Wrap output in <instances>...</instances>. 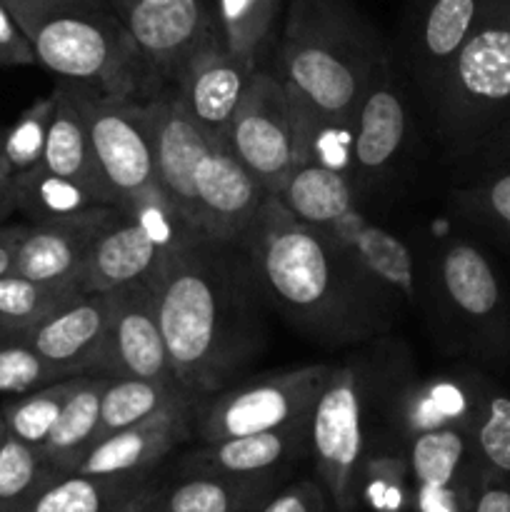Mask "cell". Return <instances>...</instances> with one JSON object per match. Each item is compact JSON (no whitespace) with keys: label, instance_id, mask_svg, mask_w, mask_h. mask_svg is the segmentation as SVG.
<instances>
[{"label":"cell","instance_id":"obj_3","mask_svg":"<svg viewBox=\"0 0 510 512\" xmlns=\"http://www.w3.org/2000/svg\"><path fill=\"white\" fill-rule=\"evenodd\" d=\"M393 50L350 0H290L278 43L298 145L320 128L353 135L373 70Z\"/></svg>","mask_w":510,"mask_h":512},{"label":"cell","instance_id":"obj_45","mask_svg":"<svg viewBox=\"0 0 510 512\" xmlns=\"http://www.w3.org/2000/svg\"><path fill=\"white\" fill-rule=\"evenodd\" d=\"M25 233V225H0V278L13 273L15 250Z\"/></svg>","mask_w":510,"mask_h":512},{"label":"cell","instance_id":"obj_49","mask_svg":"<svg viewBox=\"0 0 510 512\" xmlns=\"http://www.w3.org/2000/svg\"><path fill=\"white\" fill-rule=\"evenodd\" d=\"M5 433H8V430H5V420H3V408H0V440L5 438Z\"/></svg>","mask_w":510,"mask_h":512},{"label":"cell","instance_id":"obj_7","mask_svg":"<svg viewBox=\"0 0 510 512\" xmlns=\"http://www.w3.org/2000/svg\"><path fill=\"white\" fill-rule=\"evenodd\" d=\"M310 453L325 495L338 512L358 505L365 450V393L355 365L330 368L310 410Z\"/></svg>","mask_w":510,"mask_h":512},{"label":"cell","instance_id":"obj_15","mask_svg":"<svg viewBox=\"0 0 510 512\" xmlns=\"http://www.w3.org/2000/svg\"><path fill=\"white\" fill-rule=\"evenodd\" d=\"M195 225L203 238L235 243L245 238L255 215L263 208V185L248 173L225 140L205 135L190 168Z\"/></svg>","mask_w":510,"mask_h":512},{"label":"cell","instance_id":"obj_40","mask_svg":"<svg viewBox=\"0 0 510 512\" xmlns=\"http://www.w3.org/2000/svg\"><path fill=\"white\" fill-rule=\"evenodd\" d=\"M460 168L465 175L488 173V170L508 168L510 165V110L490 128V133L475 145L473 153L460 160Z\"/></svg>","mask_w":510,"mask_h":512},{"label":"cell","instance_id":"obj_36","mask_svg":"<svg viewBox=\"0 0 510 512\" xmlns=\"http://www.w3.org/2000/svg\"><path fill=\"white\" fill-rule=\"evenodd\" d=\"M55 473L38 448L5 433L0 440V512H20Z\"/></svg>","mask_w":510,"mask_h":512},{"label":"cell","instance_id":"obj_33","mask_svg":"<svg viewBox=\"0 0 510 512\" xmlns=\"http://www.w3.org/2000/svg\"><path fill=\"white\" fill-rule=\"evenodd\" d=\"M85 378L88 375H70V378H60L55 383H48L43 388L30 390V393L0 403L8 435L40 450V445L45 443V438L53 430L55 420L63 413L65 403L73 398V393L83 385Z\"/></svg>","mask_w":510,"mask_h":512},{"label":"cell","instance_id":"obj_19","mask_svg":"<svg viewBox=\"0 0 510 512\" xmlns=\"http://www.w3.org/2000/svg\"><path fill=\"white\" fill-rule=\"evenodd\" d=\"M203 395L188 393L153 418L100 438L85 453L75 473L83 475H150V470L183 443L195 425Z\"/></svg>","mask_w":510,"mask_h":512},{"label":"cell","instance_id":"obj_29","mask_svg":"<svg viewBox=\"0 0 510 512\" xmlns=\"http://www.w3.org/2000/svg\"><path fill=\"white\" fill-rule=\"evenodd\" d=\"M108 380L105 375H88L73 398L65 403L53 430L40 445V455L55 473H75L80 460L98 440L100 400Z\"/></svg>","mask_w":510,"mask_h":512},{"label":"cell","instance_id":"obj_17","mask_svg":"<svg viewBox=\"0 0 510 512\" xmlns=\"http://www.w3.org/2000/svg\"><path fill=\"white\" fill-rule=\"evenodd\" d=\"M413 512H470L480 475L473 438L465 428H438L408 440Z\"/></svg>","mask_w":510,"mask_h":512},{"label":"cell","instance_id":"obj_31","mask_svg":"<svg viewBox=\"0 0 510 512\" xmlns=\"http://www.w3.org/2000/svg\"><path fill=\"white\" fill-rule=\"evenodd\" d=\"M450 205L463 223L510 248V165L470 175L450 193Z\"/></svg>","mask_w":510,"mask_h":512},{"label":"cell","instance_id":"obj_21","mask_svg":"<svg viewBox=\"0 0 510 512\" xmlns=\"http://www.w3.org/2000/svg\"><path fill=\"white\" fill-rule=\"evenodd\" d=\"M110 318V293H80L18 333L60 375H93Z\"/></svg>","mask_w":510,"mask_h":512},{"label":"cell","instance_id":"obj_27","mask_svg":"<svg viewBox=\"0 0 510 512\" xmlns=\"http://www.w3.org/2000/svg\"><path fill=\"white\" fill-rule=\"evenodd\" d=\"M275 485V478L185 473L173 488H160L145 512H258L278 493Z\"/></svg>","mask_w":510,"mask_h":512},{"label":"cell","instance_id":"obj_50","mask_svg":"<svg viewBox=\"0 0 510 512\" xmlns=\"http://www.w3.org/2000/svg\"><path fill=\"white\" fill-rule=\"evenodd\" d=\"M5 335H10V333H8V330H3V328H0V338H5Z\"/></svg>","mask_w":510,"mask_h":512},{"label":"cell","instance_id":"obj_23","mask_svg":"<svg viewBox=\"0 0 510 512\" xmlns=\"http://www.w3.org/2000/svg\"><path fill=\"white\" fill-rule=\"evenodd\" d=\"M330 233L353 253L365 273L383 285L395 300L418 303V283H415V260L408 245L380 225L370 223L360 208L350 210L345 218L330 225Z\"/></svg>","mask_w":510,"mask_h":512},{"label":"cell","instance_id":"obj_12","mask_svg":"<svg viewBox=\"0 0 510 512\" xmlns=\"http://www.w3.org/2000/svg\"><path fill=\"white\" fill-rule=\"evenodd\" d=\"M225 143L265 193H280L298 168V133L288 90L278 73L255 70L230 120Z\"/></svg>","mask_w":510,"mask_h":512},{"label":"cell","instance_id":"obj_1","mask_svg":"<svg viewBox=\"0 0 510 512\" xmlns=\"http://www.w3.org/2000/svg\"><path fill=\"white\" fill-rule=\"evenodd\" d=\"M238 245L265 303L315 343H363L393 328L398 300L330 230L300 223L273 195Z\"/></svg>","mask_w":510,"mask_h":512},{"label":"cell","instance_id":"obj_9","mask_svg":"<svg viewBox=\"0 0 510 512\" xmlns=\"http://www.w3.org/2000/svg\"><path fill=\"white\" fill-rule=\"evenodd\" d=\"M330 365H305L200 400L193 430L203 443L270 433L310 418Z\"/></svg>","mask_w":510,"mask_h":512},{"label":"cell","instance_id":"obj_18","mask_svg":"<svg viewBox=\"0 0 510 512\" xmlns=\"http://www.w3.org/2000/svg\"><path fill=\"white\" fill-rule=\"evenodd\" d=\"M120 215L118 205H95L63 218L25 223L13 273L40 283L78 285L95 240Z\"/></svg>","mask_w":510,"mask_h":512},{"label":"cell","instance_id":"obj_6","mask_svg":"<svg viewBox=\"0 0 510 512\" xmlns=\"http://www.w3.org/2000/svg\"><path fill=\"white\" fill-rule=\"evenodd\" d=\"M198 238L193 228L165 198L150 190L120 215L95 240L80 275V293H110L123 285L150 278L173 250Z\"/></svg>","mask_w":510,"mask_h":512},{"label":"cell","instance_id":"obj_34","mask_svg":"<svg viewBox=\"0 0 510 512\" xmlns=\"http://www.w3.org/2000/svg\"><path fill=\"white\" fill-rule=\"evenodd\" d=\"M13 193L15 208L28 218V223H43V220L63 218V215L100 205L90 190L58 178V175H50L40 165L13 180Z\"/></svg>","mask_w":510,"mask_h":512},{"label":"cell","instance_id":"obj_10","mask_svg":"<svg viewBox=\"0 0 510 512\" xmlns=\"http://www.w3.org/2000/svg\"><path fill=\"white\" fill-rule=\"evenodd\" d=\"M413 138V113L405 90V73L390 50L373 70L350 138L348 178L358 200L395 178Z\"/></svg>","mask_w":510,"mask_h":512},{"label":"cell","instance_id":"obj_8","mask_svg":"<svg viewBox=\"0 0 510 512\" xmlns=\"http://www.w3.org/2000/svg\"><path fill=\"white\" fill-rule=\"evenodd\" d=\"M65 88L83 113L95 160L113 203L118 208H128L145 193L160 188L155 178V143L148 103L95 95L75 85Z\"/></svg>","mask_w":510,"mask_h":512},{"label":"cell","instance_id":"obj_13","mask_svg":"<svg viewBox=\"0 0 510 512\" xmlns=\"http://www.w3.org/2000/svg\"><path fill=\"white\" fill-rule=\"evenodd\" d=\"M138 43L150 98L175 88L190 55L218 33L210 0H110Z\"/></svg>","mask_w":510,"mask_h":512},{"label":"cell","instance_id":"obj_37","mask_svg":"<svg viewBox=\"0 0 510 512\" xmlns=\"http://www.w3.org/2000/svg\"><path fill=\"white\" fill-rule=\"evenodd\" d=\"M480 468L510 478V395L483 383L478 413L470 425Z\"/></svg>","mask_w":510,"mask_h":512},{"label":"cell","instance_id":"obj_48","mask_svg":"<svg viewBox=\"0 0 510 512\" xmlns=\"http://www.w3.org/2000/svg\"><path fill=\"white\" fill-rule=\"evenodd\" d=\"M158 493H160V488H158V490H155V493H150V495H148V498H143V500H138V503H135V505H130V508H128V510H125V512H145V510H148V508H150V505H153L155 495H158Z\"/></svg>","mask_w":510,"mask_h":512},{"label":"cell","instance_id":"obj_22","mask_svg":"<svg viewBox=\"0 0 510 512\" xmlns=\"http://www.w3.org/2000/svg\"><path fill=\"white\" fill-rule=\"evenodd\" d=\"M310 418L270 433L203 443L183 460V473L233 475V478H275L288 473L310 450Z\"/></svg>","mask_w":510,"mask_h":512},{"label":"cell","instance_id":"obj_42","mask_svg":"<svg viewBox=\"0 0 510 512\" xmlns=\"http://www.w3.org/2000/svg\"><path fill=\"white\" fill-rule=\"evenodd\" d=\"M35 63L38 60H35L33 45L15 23L13 13L0 0V68H20V65Z\"/></svg>","mask_w":510,"mask_h":512},{"label":"cell","instance_id":"obj_16","mask_svg":"<svg viewBox=\"0 0 510 512\" xmlns=\"http://www.w3.org/2000/svg\"><path fill=\"white\" fill-rule=\"evenodd\" d=\"M93 375L178 380L165 348L155 293L148 278L110 290V318Z\"/></svg>","mask_w":510,"mask_h":512},{"label":"cell","instance_id":"obj_28","mask_svg":"<svg viewBox=\"0 0 510 512\" xmlns=\"http://www.w3.org/2000/svg\"><path fill=\"white\" fill-rule=\"evenodd\" d=\"M273 198H278L293 218L315 228H330L360 203L348 173L320 163L295 168Z\"/></svg>","mask_w":510,"mask_h":512},{"label":"cell","instance_id":"obj_14","mask_svg":"<svg viewBox=\"0 0 510 512\" xmlns=\"http://www.w3.org/2000/svg\"><path fill=\"white\" fill-rule=\"evenodd\" d=\"M490 3L493 0H408L393 53L425 108L433 100L450 60Z\"/></svg>","mask_w":510,"mask_h":512},{"label":"cell","instance_id":"obj_38","mask_svg":"<svg viewBox=\"0 0 510 512\" xmlns=\"http://www.w3.org/2000/svg\"><path fill=\"white\" fill-rule=\"evenodd\" d=\"M55 110V93L43 95L33 105L20 113V118L10 125L0 140V168L10 180L20 178L35 165H40L48 140L50 120Z\"/></svg>","mask_w":510,"mask_h":512},{"label":"cell","instance_id":"obj_30","mask_svg":"<svg viewBox=\"0 0 510 512\" xmlns=\"http://www.w3.org/2000/svg\"><path fill=\"white\" fill-rule=\"evenodd\" d=\"M188 393H193V390H188L178 380L110 378L105 385L103 400H100L98 440L153 418Z\"/></svg>","mask_w":510,"mask_h":512},{"label":"cell","instance_id":"obj_5","mask_svg":"<svg viewBox=\"0 0 510 512\" xmlns=\"http://www.w3.org/2000/svg\"><path fill=\"white\" fill-rule=\"evenodd\" d=\"M510 110V0H493L450 60L428 105L430 123L455 165Z\"/></svg>","mask_w":510,"mask_h":512},{"label":"cell","instance_id":"obj_39","mask_svg":"<svg viewBox=\"0 0 510 512\" xmlns=\"http://www.w3.org/2000/svg\"><path fill=\"white\" fill-rule=\"evenodd\" d=\"M60 378L65 375H60L18 333L0 338V398H18Z\"/></svg>","mask_w":510,"mask_h":512},{"label":"cell","instance_id":"obj_24","mask_svg":"<svg viewBox=\"0 0 510 512\" xmlns=\"http://www.w3.org/2000/svg\"><path fill=\"white\" fill-rule=\"evenodd\" d=\"M53 93L55 110L40 168L48 170L50 175H58V178L90 190L100 205H115L103 173L98 168V160H95L88 125H85L78 103H75V98L63 83H55Z\"/></svg>","mask_w":510,"mask_h":512},{"label":"cell","instance_id":"obj_35","mask_svg":"<svg viewBox=\"0 0 510 512\" xmlns=\"http://www.w3.org/2000/svg\"><path fill=\"white\" fill-rule=\"evenodd\" d=\"M75 295H80L78 285L40 283L18 273L3 275L0 278V328L8 333H23Z\"/></svg>","mask_w":510,"mask_h":512},{"label":"cell","instance_id":"obj_11","mask_svg":"<svg viewBox=\"0 0 510 512\" xmlns=\"http://www.w3.org/2000/svg\"><path fill=\"white\" fill-rule=\"evenodd\" d=\"M438 288L455 330L488 360L510 355V305L498 270L470 240H448L438 255Z\"/></svg>","mask_w":510,"mask_h":512},{"label":"cell","instance_id":"obj_20","mask_svg":"<svg viewBox=\"0 0 510 512\" xmlns=\"http://www.w3.org/2000/svg\"><path fill=\"white\" fill-rule=\"evenodd\" d=\"M255 70L258 68L235 58L225 48L218 30L190 55L188 63L180 70L175 90L195 123L210 138L225 140L230 120H233Z\"/></svg>","mask_w":510,"mask_h":512},{"label":"cell","instance_id":"obj_44","mask_svg":"<svg viewBox=\"0 0 510 512\" xmlns=\"http://www.w3.org/2000/svg\"><path fill=\"white\" fill-rule=\"evenodd\" d=\"M370 470H375V465H368ZM385 478H375L373 473L368 475V498L373 500L375 508L380 510H398L400 508V490H403V475L395 473V463H380Z\"/></svg>","mask_w":510,"mask_h":512},{"label":"cell","instance_id":"obj_2","mask_svg":"<svg viewBox=\"0 0 510 512\" xmlns=\"http://www.w3.org/2000/svg\"><path fill=\"white\" fill-rule=\"evenodd\" d=\"M148 283L175 378L185 388L213 395L258 358L265 300L240 245L198 235L173 250Z\"/></svg>","mask_w":510,"mask_h":512},{"label":"cell","instance_id":"obj_4","mask_svg":"<svg viewBox=\"0 0 510 512\" xmlns=\"http://www.w3.org/2000/svg\"><path fill=\"white\" fill-rule=\"evenodd\" d=\"M3 3L55 83L110 98H150L143 55L113 5Z\"/></svg>","mask_w":510,"mask_h":512},{"label":"cell","instance_id":"obj_25","mask_svg":"<svg viewBox=\"0 0 510 512\" xmlns=\"http://www.w3.org/2000/svg\"><path fill=\"white\" fill-rule=\"evenodd\" d=\"M155 490L150 475L58 473L20 512H125Z\"/></svg>","mask_w":510,"mask_h":512},{"label":"cell","instance_id":"obj_41","mask_svg":"<svg viewBox=\"0 0 510 512\" xmlns=\"http://www.w3.org/2000/svg\"><path fill=\"white\" fill-rule=\"evenodd\" d=\"M325 490L313 480H298L288 488L278 490L258 512H325Z\"/></svg>","mask_w":510,"mask_h":512},{"label":"cell","instance_id":"obj_32","mask_svg":"<svg viewBox=\"0 0 510 512\" xmlns=\"http://www.w3.org/2000/svg\"><path fill=\"white\" fill-rule=\"evenodd\" d=\"M220 38L235 58L260 68L283 0H213Z\"/></svg>","mask_w":510,"mask_h":512},{"label":"cell","instance_id":"obj_46","mask_svg":"<svg viewBox=\"0 0 510 512\" xmlns=\"http://www.w3.org/2000/svg\"><path fill=\"white\" fill-rule=\"evenodd\" d=\"M13 213H18V208H15L13 180H10L8 173L0 168V225H3Z\"/></svg>","mask_w":510,"mask_h":512},{"label":"cell","instance_id":"obj_43","mask_svg":"<svg viewBox=\"0 0 510 512\" xmlns=\"http://www.w3.org/2000/svg\"><path fill=\"white\" fill-rule=\"evenodd\" d=\"M470 512H510V478L480 470Z\"/></svg>","mask_w":510,"mask_h":512},{"label":"cell","instance_id":"obj_47","mask_svg":"<svg viewBox=\"0 0 510 512\" xmlns=\"http://www.w3.org/2000/svg\"><path fill=\"white\" fill-rule=\"evenodd\" d=\"M40 5H110V0H28Z\"/></svg>","mask_w":510,"mask_h":512},{"label":"cell","instance_id":"obj_51","mask_svg":"<svg viewBox=\"0 0 510 512\" xmlns=\"http://www.w3.org/2000/svg\"><path fill=\"white\" fill-rule=\"evenodd\" d=\"M3 133H5V128H0V140H3Z\"/></svg>","mask_w":510,"mask_h":512},{"label":"cell","instance_id":"obj_26","mask_svg":"<svg viewBox=\"0 0 510 512\" xmlns=\"http://www.w3.org/2000/svg\"><path fill=\"white\" fill-rule=\"evenodd\" d=\"M480 393H483L480 380H423L403 390L395 405V420L408 440L438 428L470 430L478 413Z\"/></svg>","mask_w":510,"mask_h":512}]
</instances>
